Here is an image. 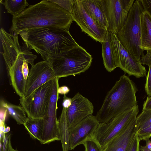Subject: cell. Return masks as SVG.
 Instances as JSON below:
<instances>
[{"instance_id":"cell-1","label":"cell","mask_w":151,"mask_h":151,"mask_svg":"<svg viewBox=\"0 0 151 151\" xmlns=\"http://www.w3.org/2000/svg\"><path fill=\"white\" fill-rule=\"evenodd\" d=\"M73 21L71 13L50 0H43L12 17L10 33L18 35L22 31L48 27L69 30Z\"/></svg>"},{"instance_id":"cell-2","label":"cell","mask_w":151,"mask_h":151,"mask_svg":"<svg viewBox=\"0 0 151 151\" xmlns=\"http://www.w3.org/2000/svg\"><path fill=\"white\" fill-rule=\"evenodd\" d=\"M20 37L30 50L40 54L44 61L59 56L79 45L69 30L45 27L20 32Z\"/></svg>"},{"instance_id":"cell-3","label":"cell","mask_w":151,"mask_h":151,"mask_svg":"<svg viewBox=\"0 0 151 151\" xmlns=\"http://www.w3.org/2000/svg\"><path fill=\"white\" fill-rule=\"evenodd\" d=\"M138 91L134 82L124 74L121 76L107 93L95 116L100 123H106L137 105Z\"/></svg>"},{"instance_id":"cell-4","label":"cell","mask_w":151,"mask_h":151,"mask_svg":"<svg viewBox=\"0 0 151 151\" xmlns=\"http://www.w3.org/2000/svg\"><path fill=\"white\" fill-rule=\"evenodd\" d=\"M1 52L5 61L9 79L16 93L22 98L24 95L26 81L22 72L24 63H30L34 55L25 45L21 46L18 40H14L6 44Z\"/></svg>"},{"instance_id":"cell-5","label":"cell","mask_w":151,"mask_h":151,"mask_svg":"<svg viewBox=\"0 0 151 151\" xmlns=\"http://www.w3.org/2000/svg\"><path fill=\"white\" fill-rule=\"evenodd\" d=\"M144 11L141 0H135L124 25L116 34L124 47L139 61L145 55L144 50L140 47V17Z\"/></svg>"},{"instance_id":"cell-6","label":"cell","mask_w":151,"mask_h":151,"mask_svg":"<svg viewBox=\"0 0 151 151\" xmlns=\"http://www.w3.org/2000/svg\"><path fill=\"white\" fill-rule=\"evenodd\" d=\"M92 56L79 45L47 61L51 64L55 76L63 77L80 74L91 66Z\"/></svg>"},{"instance_id":"cell-7","label":"cell","mask_w":151,"mask_h":151,"mask_svg":"<svg viewBox=\"0 0 151 151\" xmlns=\"http://www.w3.org/2000/svg\"><path fill=\"white\" fill-rule=\"evenodd\" d=\"M139 112V107L137 105L116 116L107 123H99L91 139L97 143L100 151L136 118Z\"/></svg>"},{"instance_id":"cell-8","label":"cell","mask_w":151,"mask_h":151,"mask_svg":"<svg viewBox=\"0 0 151 151\" xmlns=\"http://www.w3.org/2000/svg\"><path fill=\"white\" fill-rule=\"evenodd\" d=\"M53 80L39 87L27 99H19L21 106L28 117L43 119L46 117L52 90Z\"/></svg>"},{"instance_id":"cell-9","label":"cell","mask_w":151,"mask_h":151,"mask_svg":"<svg viewBox=\"0 0 151 151\" xmlns=\"http://www.w3.org/2000/svg\"><path fill=\"white\" fill-rule=\"evenodd\" d=\"M134 0H100L108 24V32L117 34L124 25Z\"/></svg>"},{"instance_id":"cell-10","label":"cell","mask_w":151,"mask_h":151,"mask_svg":"<svg viewBox=\"0 0 151 151\" xmlns=\"http://www.w3.org/2000/svg\"><path fill=\"white\" fill-rule=\"evenodd\" d=\"M109 32L113 55L117 67L129 76H133L138 78L146 76L147 70L145 67L130 54L116 34Z\"/></svg>"},{"instance_id":"cell-11","label":"cell","mask_w":151,"mask_h":151,"mask_svg":"<svg viewBox=\"0 0 151 151\" xmlns=\"http://www.w3.org/2000/svg\"><path fill=\"white\" fill-rule=\"evenodd\" d=\"M59 79L55 78L53 80L52 90L50 99L47 113L43 119L44 129L41 144L50 143L60 140L58 121L57 118V102L60 98L58 90L59 86Z\"/></svg>"},{"instance_id":"cell-12","label":"cell","mask_w":151,"mask_h":151,"mask_svg":"<svg viewBox=\"0 0 151 151\" xmlns=\"http://www.w3.org/2000/svg\"><path fill=\"white\" fill-rule=\"evenodd\" d=\"M71 15L75 21L85 32L97 42H103L106 36L107 29L99 26L85 10L80 0H74Z\"/></svg>"},{"instance_id":"cell-13","label":"cell","mask_w":151,"mask_h":151,"mask_svg":"<svg viewBox=\"0 0 151 151\" xmlns=\"http://www.w3.org/2000/svg\"><path fill=\"white\" fill-rule=\"evenodd\" d=\"M55 78L51 64L49 61L43 60L34 64L29 70L23 96L20 99H27L39 87Z\"/></svg>"},{"instance_id":"cell-14","label":"cell","mask_w":151,"mask_h":151,"mask_svg":"<svg viewBox=\"0 0 151 151\" xmlns=\"http://www.w3.org/2000/svg\"><path fill=\"white\" fill-rule=\"evenodd\" d=\"M71 99V105L66 111L67 123L70 132L82 120L92 115L94 109L92 103L79 93Z\"/></svg>"},{"instance_id":"cell-15","label":"cell","mask_w":151,"mask_h":151,"mask_svg":"<svg viewBox=\"0 0 151 151\" xmlns=\"http://www.w3.org/2000/svg\"><path fill=\"white\" fill-rule=\"evenodd\" d=\"M99 123L96 116L92 115L76 125L70 132L69 150L91 139Z\"/></svg>"},{"instance_id":"cell-16","label":"cell","mask_w":151,"mask_h":151,"mask_svg":"<svg viewBox=\"0 0 151 151\" xmlns=\"http://www.w3.org/2000/svg\"><path fill=\"white\" fill-rule=\"evenodd\" d=\"M136 118L100 151H126L136 132Z\"/></svg>"},{"instance_id":"cell-17","label":"cell","mask_w":151,"mask_h":151,"mask_svg":"<svg viewBox=\"0 0 151 151\" xmlns=\"http://www.w3.org/2000/svg\"><path fill=\"white\" fill-rule=\"evenodd\" d=\"M89 15L99 26L107 29L108 24L101 6L100 0H80Z\"/></svg>"},{"instance_id":"cell-18","label":"cell","mask_w":151,"mask_h":151,"mask_svg":"<svg viewBox=\"0 0 151 151\" xmlns=\"http://www.w3.org/2000/svg\"><path fill=\"white\" fill-rule=\"evenodd\" d=\"M141 48L151 51V16L144 11L140 17Z\"/></svg>"},{"instance_id":"cell-19","label":"cell","mask_w":151,"mask_h":151,"mask_svg":"<svg viewBox=\"0 0 151 151\" xmlns=\"http://www.w3.org/2000/svg\"><path fill=\"white\" fill-rule=\"evenodd\" d=\"M101 43L102 47V57L104 67L107 71L111 72L117 67L113 57L109 32L108 31L104 41Z\"/></svg>"},{"instance_id":"cell-20","label":"cell","mask_w":151,"mask_h":151,"mask_svg":"<svg viewBox=\"0 0 151 151\" xmlns=\"http://www.w3.org/2000/svg\"><path fill=\"white\" fill-rule=\"evenodd\" d=\"M24 125L31 138L40 141L44 129L43 119H32L27 117Z\"/></svg>"},{"instance_id":"cell-21","label":"cell","mask_w":151,"mask_h":151,"mask_svg":"<svg viewBox=\"0 0 151 151\" xmlns=\"http://www.w3.org/2000/svg\"><path fill=\"white\" fill-rule=\"evenodd\" d=\"M0 106L6 108L9 114L19 125L25 123L27 119V114L21 106L17 105L5 101H0Z\"/></svg>"},{"instance_id":"cell-22","label":"cell","mask_w":151,"mask_h":151,"mask_svg":"<svg viewBox=\"0 0 151 151\" xmlns=\"http://www.w3.org/2000/svg\"><path fill=\"white\" fill-rule=\"evenodd\" d=\"M66 111V109L63 108L58 120L60 140L62 144L63 151H68L69 150L70 131L67 123Z\"/></svg>"},{"instance_id":"cell-23","label":"cell","mask_w":151,"mask_h":151,"mask_svg":"<svg viewBox=\"0 0 151 151\" xmlns=\"http://www.w3.org/2000/svg\"><path fill=\"white\" fill-rule=\"evenodd\" d=\"M1 2L4 6L6 12L15 17L22 12L29 5L26 0H5Z\"/></svg>"},{"instance_id":"cell-24","label":"cell","mask_w":151,"mask_h":151,"mask_svg":"<svg viewBox=\"0 0 151 151\" xmlns=\"http://www.w3.org/2000/svg\"><path fill=\"white\" fill-rule=\"evenodd\" d=\"M142 65H146L149 67L146 76V83L145 85V92L148 96H151V51H147V53L142 57L140 60Z\"/></svg>"},{"instance_id":"cell-25","label":"cell","mask_w":151,"mask_h":151,"mask_svg":"<svg viewBox=\"0 0 151 151\" xmlns=\"http://www.w3.org/2000/svg\"><path fill=\"white\" fill-rule=\"evenodd\" d=\"M136 132L151 124V110H142L136 118Z\"/></svg>"},{"instance_id":"cell-26","label":"cell","mask_w":151,"mask_h":151,"mask_svg":"<svg viewBox=\"0 0 151 151\" xmlns=\"http://www.w3.org/2000/svg\"><path fill=\"white\" fill-rule=\"evenodd\" d=\"M11 134H5L0 138V151H14L11 141Z\"/></svg>"},{"instance_id":"cell-27","label":"cell","mask_w":151,"mask_h":151,"mask_svg":"<svg viewBox=\"0 0 151 151\" xmlns=\"http://www.w3.org/2000/svg\"><path fill=\"white\" fill-rule=\"evenodd\" d=\"M71 14L74 0H50Z\"/></svg>"},{"instance_id":"cell-28","label":"cell","mask_w":151,"mask_h":151,"mask_svg":"<svg viewBox=\"0 0 151 151\" xmlns=\"http://www.w3.org/2000/svg\"><path fill=\"white\" fill-rule=\"evenodd\" d=\"M137 134L140 141L145 140L151 137V124L146 127L137 132Z\"/></svg>"},{"instance_id":"cell-29","label":"cell","mask_w":151,"mask_h":151,"mask_svg":"<svg viewBox=\"0 0 151 151\" xmlns=\"http://www.w3.org/2000/svg\"><path fill=\"white\" fill-rule=\"evenodd\" d=\"M85 151H100V149L97 143L92 139H88L83 144Z\"/></svg>"},{"instance_id":"cell-30","label":"cell","mask_w":151,"mask_h":151,"mask_svg":"<svg viewBox=\"0 0 151 151\" xmlns=\"http://www.w3.org/2000/svg\"><path fill=\"white\" fill-rule=\"evenodd\" d=\"M140 141L137 134L136 133L126 151H140Z\"/></svg>"},{"instance_id":"cell-31","label":"cell","mask_w":151,"mask_h":151,"mask_svg":"<svg viewBox=\"0 0 151 151\" xmlns=\"http://www.w3.org/2000/svg\"><path fill=\"white\" fill-rule=\"evenodd\" d=\"M145 11L147 12L151 16V0H141Z\"/></svg>"},{"instance_id":"cell-32","label":"cell","mask_w":151,"mask_h":151,"mask_svg":"<svg viewBox=\"0 0 151 151\" xmlns=\"http://www.w3.org/2000/svg\"><path fill=\"white\" fill-rule=\"evenodd\" d=\"M28 63L25 61L23 63L22 68V72L24 79L27 81L29 71L28 67Z\"/></svg>"},{"instance_id":"cell-33","label":"cell","mask_w":151,"mask_h":151,"mask_svg":"<svg viewBox=\"0 0 151 151\" xmlns=\"http://www.w3.org/2000/svg\"><path fill=\"white\" fill-rule=\"evenodd\" d=\"M71 98L67 97L65 95H64L62 103L63 108L67 109L71 105Z\"/></svg>"},{"instance_id":"cell-34","label":"cell","mask_w":151,"mask_h":151,"mask_svg":"<svg viewBox=\"0 0 151 151\" xmlns=\"http://www.w3.org/2000/svg\"><path fill=\"white\" fill-rule=\"evenodd\" d=\"M8 112L7 109L1 106H0V122L5 123V119Z\"/></svg>"},{"instance_id":"cell-35","label":"cell","mask_w":151,"mask_h":151,"mask_svg":"<svg viewBox=\"0 0 151 151\" xmlns=\"http://www.w3.org/2000/svg\"><path fill=\"white\" fill-rule=\"evenodd\" d=\"M151 110V96H147L144 102L142 110Z\"/></svg>"},{"instance_id":"cell-36","label":"cell","mask_w":151,"mask_h":151,"mask_svg":"<svg viewBox=\"0 0 151 151\" xmlns=\"http://www.w3.org/2000/svg\"><path fill=\"white\" fill-rule=\"evenodd\" d=\"M70 91L69 88L66 86H63L59 87L58 90V94L65 95Z\"/></svg>"},{"instance_id":"cell-37","label":"cell","mask_w":151,"mask_h":151,"mask_svg":"<svg viewBox=\"0 0 151 151\" xmlns=\"http://www.w3.org/2000/svg\"><path fill=\"white\" fill-rule=\"evenodd\" d=\"M146 145L143 146L140 145V150L141 151H151V142H150L146 143Z\"/></svg>"},{"instance_id":"cell-38","label":"cell","mask_w":151,"mask_h":151,"mask_svg":"<svg viewBox=\"0 0 151 151\" xmlns=\"http://www.w3.org/2000/svg\"><path fill=\"white\" fill-rule=\"evenodd\" d=\"M10 131V128L9 127H7L5 128L4 130V133L6 134L7 132H9Z\"/></svg>"},{"instance_id":"cell-39","label":"cell","mask_w":151,"mask_h":151,"mask_svg":"<svg viewBox=\"0 0 151 151\" xmlns=\"http://www.w3.org/2000/svg\"><path fill=\"white\" fill-rule=\"evenodd\" d=\"M14 151H19L18 150H17V149H14Z\"/></svg>"},{"instance_id":"cell-40","label":"cell","mask_w":151,"mask_h":151,"mask_svg":"<svg viewBox=\"0 0 151 151\" xmlns=\"http://www.w3.org/2000/svg\"><path fill=\"white\" fill-rule=\"evenodd\" d=\"M150 140H151V139Z\"/></svg>"}]
</instances>
